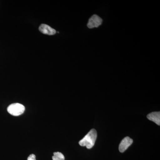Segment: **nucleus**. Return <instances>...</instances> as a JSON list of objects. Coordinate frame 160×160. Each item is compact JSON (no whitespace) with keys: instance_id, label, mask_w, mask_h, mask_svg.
Returning <instances> with one entry per match:
<instances>
[{"instance_id":"obj_6","label":"nucleus","mask_w":160,"mask_h":160,"mask_svg":"<svg viewBox=\"0 0 160 160\" xmlns=\"http://www.w3.org/2000/svg\"><path fill=\"white\" fill-rule=\"evenodd\" d=\"M147 118L154 122L158 126L160 125V112H155L149 113L147 116Z\"/></svg>"},{"instance_id":"obj_7","label":"nucleus","mask_w":160,"mask_h":160,"mask_svg":"<svg viewBox=\"0 0 160 160\" xmlns=\"http://www.w3.org/2000/svg\"><path fill=\"white\" fill-rule=\"evenodd\" d=\"M52 159V160H65V157L62 153L58 152L53 153Z\"/></svg>"},{"instance_id":"obj_4","label":"nucleus","mask_w":160,"mask_h":160,"mask_svg":"<svg viewBox=\"0 0 160 160\" xmlns=\"http://www.w3.org/2000/svg\"><path fill=\"white\" fill-rule=\"evenodd\" d=\"M133 142V140L130 138L127 137L124 138L120 143L119 146V150L121 152H124L126 149L131 146Z\"/></svg>"},{"instance_id":"obj_2","label":"nucleus","mask_w":160,"mask_h":160,"mask_svg":"<svg viewBox=\"0 0 160 160\" xmlns=\"http://www.w3.org/2000/svg\"><path fill=\"white\" fill-rule=\"evenodd\" d=\"M25 107L20 103H13L9 105L7 108L8 112L14 116H18L24 113Z\"/></svg>"},{"instance_id":"obj_1","label":"nucleus","mask_w":160,"mask_h":160,"mask_svg":"<svg viewBox=\"0 0 160 160\" xmlns=\"http://www.w3.org/2000/svg\"><path fill=\"white\" fill-rule=\"evenodd\" d=\"M97 138V132L95 129H92L79 141V144L82 146H86L87 149H90L94 146Z\"/></svg>"},{"instance_id":"obj_8","label":"nucleus","mask_w":160,"mask_h":160,"mask_svg":"<svg viewBox=\"0 0 160 160\" xmlns=\"http://www.w3.org/2000/svg\"><path fill=\"white\" fill-rule=\"evenodd\" d=\"M27 160H36V156L34 154H32L29 156Z\"/></svg>"},{"instance_id":"obj_5","label":"nucleus","mask_w":160,"mask_h":160,"mask_svg":"<svg viewBox=\"0 0 160 160\" xmlns=\"http://www.w3.org/2000/svg\"><path fill=\"white\" fill-rule=\"evenodd\" d=\"M39 30L43 34L49 35H53L56 33V30L52 29L50 26L45 24H42L39 26Z\"/></svg>"},{"instance_id":"obj_3","label":"nucleus","mask_w":160,"mask_h":160,"mask_svg":"<svg viewBox=\"0 0 160 160\" xmlns=\"http://www.w3.org/2000/svg\"><path fill=\"white\" fill-rule=\"evenodd\" d=\"M102 19L98 16L93 15L89 18L87 24V27L89 29L97 28L102 25Z\"/></svg>"}]
</instances>
